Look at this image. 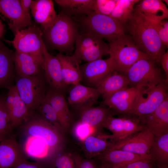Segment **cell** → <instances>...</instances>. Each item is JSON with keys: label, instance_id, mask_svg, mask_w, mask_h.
<instances>
[{"label": "cell", "instance_id": "cell-46", "mask_svg": "<svg viewBox=\"0 0 168 168\" xmlns=\"http://www.w3.org/2000/svg\"><path fill=\"white\" fill-rule=\"evenodd\" d=\"M157 168H168V164L157 165Z\"/></svg>", "mask_w": 168, "mask_h": 168}, {"label": "cell", "instance_id": "cell-27", "mask_svg": "<svg viewBox=\"0 0 168 168\" xmlns=\"http://www.w3.org/2000/svg\"><path fill=\"white\" fill-rule=\"evenodd\" d=\"M98 156L102 164L107 167L121 166L142 159L150 160L145 157L131 152L110 149H108Z\"/></svg>", "mask_w": 168, "mask_h": 168}, {"label": "cell", "instance_id": "cell-29", "mask_svg": "<svg viewBox=\"0 0 168 168\" xmlns=\"http://www.w3.org/2000/svg\"><path fill=\"white\" fill-rule=\"evenodd\" d=\"M82 111L79 122L94 129L102 127L108 118L115 114L112 110L106 106L91 107Z\"/></svg>", "mask_w": 168, "mask_h": 168}, {"label": "cell", "instance_id": "cell-40", "mask_svg": "<svg viewBox=\"0 0 168 168\" xmlns=\"http://www.w3.org/2000/svg\"><path fill=\"white\" fill-rule=\"evenodd\" d=\"M94 129L89 126L79 122L76 126L74 133L77 138L83 141L94 133Z\"/></svg>", "mask_w": 168, "mask_h": 168}, {"label": "cell", "instance_id": "cell-28", "mask_svg": "<svg viewBox=\"0 0 168 168\" xmlns=\"http://www.w3.org/2000/svg\"><path fill=\"white\" fill-rule=\"evenodd\" d=\"M13 52L0 40V88L9 87L14 78Z\"/></svg>", "mask_w": 168, "mask_h": 168}, {"label": "cell", "instance_id": "cell-37", "mask_svg": "<svg viewBox=\"0 0 168 168\" xmlns=\"http://www.w3.org/2000/svg\"><path fill=\"white\" fill-rule=\"evenodd\" d=\"M167 19H163L156 22L150 21L156 30L163 44L168 47V21Z\"/></svg>", "mask_w": 168, "mask_h": 168}, {"label": "cell", "instance_id": "cell-10", "mask_svg": "<svg viewBox=\"0 0 168 168\" xmlns=\"http://www.w3.org/2000/svg\"><path fill=\"white\" fill-rule=\"evenodd\" d=\"M102 127L112 133L111 135L104 134L103 136L113 142L124 139L145 128L141 118L130 114H119L117 118L111 115L104 123Z\"/></svg>", "mask_w": 168, "mask_h": 168}, {"label": "cell", "instance_id": "cell-24", "mask_svg": "<svg viewBox=\"0 0 168 168\" xmlns=\"http://www.w3.org/2000/svg\"><path fill=\"white\" fill-rule=\"evenodd\" d=\"M129 83L126 75L115 70L108 75L96 86L105 99L119 91L128 88Z\"/></svg>", "mask_w": 168, "mask_h": 168}, {"label": "cell", "instance_id": "cell-12", "mask_svg": "<svg viewBox=\"0 0 168 168\" xmlns=\"http://www.w3.org/2000/svg\"><path fill=\"white\" fill-rule=\"evenodd\" d=\"M154 138L153 134L147 129L144 128L124 139L112 142L109 149L131 152L151 160L149 153Z\"/></svg>", "mask_w": 168, "mask_h": 168}, {"label": "cell", "instance_id": "cell-26", "mask_svg": "<svg viewBox=\"0 0 168 168\" xmlns=\"http://www.w3.org/2000/svg\"><path fill=\"white\" fill-rule=\"evenodd\" d=\"M138 2L134 10L149 21L156 22L168 19V9L162 1L143 0Z\"/></svg>", "mask_w": 168, "mask_h": 168}, {"label": "cell", "instance_id": "cell-36", "mask_svg": "<svg viewBox=\"0 0 168 168\" xmlns=\"http://www.w3.org/2000/svg\"><path fill=\"white\" fill-rule=\"evenodd\" d=\"M37 109L41 114V116L45 119L61 127L56 112L46 98Z\"/></svg>", "mask_w": 168, "mask_h": 168}, {"label": "cell", "instance_id": "cell-8", "mask_svg": "<svg viewBox=\"0 0 168 168\" xmlns=\"http://www.w3.org/2000/svg\"><path fill=\"white\" fill-rule=\"evenodd\" d=\"M129 114L142 118L153 112L168 98V86L160 84L152 87H139Z\"/></svg>", "mask_w": 168, "mask_h": 168}, {"label": "cell", "instance_id": "cell-13", "mask_svg": "<svg viewBox=\"0 0 168 168\" xmlns=\"http://www.w3.org/2000/svg\"><path fill=\"white\" fill-rule=\"evenodd\" d=\"M82 80L89 87L95 88L97 84L112 72L116 70V65L110 57L102 58L80 66Z\"/></svg>", "mask_w": 168, "mask_h": 168}, {"label": "cell", "instance_id": "cell-32", "mask_svg": "<svg viewBox=\"0 0 168 168\" xmlns=\"http://www.w3.org/2000/svg\"><path fill=\"white\" fill-rule=\"evenodd\" d=\"M149 155L157 165L168 164V133L154 137Z\"/></svg>", "mask_w": 168, "mask_h": 168}, {"label": "cell", "instance_id": "cell-41", "mask_svg": "<svg viewBox=\"0 0 168 168\" xmlns=\"http://www.w3.org/2000/svg\"><path fill=\"white\" fill-rule=\"evenodd\" d=\"M49 166V164L42 162H30L25 159L20 162L14 168H48Z\"/></svg>", "mask_w": 168, "mask_h": 168}, {"label": "cell", "instance_id": "cell-23", "mask_svg": "<svg viewBox=\"0 0 168 168\" xmlns=\"http://www.w3.org/2000/svg\"><path fill=\"white\" fill-rule=\"evenodd\" d=\"M56 56L60 63L65 83L68 86L79 83L82 80L80 68V64L82 61L73 54L68 56L59 53Z\"/></svg>", "mask_w": 168, "mask_h": 168}, {"label": "cell", "instance_id": "cell-11", "mask_svg": "<svg viewBox=\"0 0 168 168\" xmlns=\"http://www.w3.org/2000/svg\"><path fill=\"white\" fill-rule=\"evenodd\" d=\"M109 54V44L91 33H80L76 39L73 55L81 61L90 62Z\"/></svg>", "mask_w": 168, "mask_h": 168}, {"label": "cell", "instance_id": "cell-44", "mask_svg": "<svg viewBox=\"0 0 168 168\" xmlns=\"http://www.w3.org/2000/svg\"><path fill=\"white\" fill-rule=\"evenodd\" d=\"M165 71L166 78V82L168 84V51L166 52L162 56L160 61Z\"/></svg>", "mask_w": 168, "mask_h": 168}, {"label": "cell", "instance_id": "cell-14", "mask_svg": "<svg viewBox=\"0 0 168 168\" xmlns=\"http://www.w3.org/2000/svg\"><path fill=\"white\" fill-rule=\"evenodd\" d=\"M0 18L7 22L14 34L32 22L23 12L18 0H0Z\"/></svg>", "mask_w": 168, "mask_h": 168}, {"label": "cell", "instance_id": "cell-7", "mask_svg": "<svg viewBox=\"0 0 168 168\" xmlns=\"http://www.w3.org/2000/svg\"><path fill=\"white\" fill-rule=\"evenodd\" d=\"M44 71L34 76H17L15 85L21 99L30 112L38 107L45 98L48 90Z\"/></svg>", "mask_w": 168, "mask_h": 168}, {"label": "cell", "instance_id": "cell-48", "mask_svg": "<svg viewBox=\"0 0 168 168\" xmlns=\"http://www.w3.org/2000/svg\"><path fill=\"white\" fill-rule=\"evenodd\" d=\"M162 1H163L164 2H165L167 4V5H168V0H162Z\"/></svg>", "mask_w": 168, "mask_h": 168}, {"label": "cell", "instance_id": "cell-19", "mask_svg": "<svg viewBox=\"0 0 168 168\" xmlns=\"http://www.w3.org/2000/svg\"><path fill=\"white\" fill-rule=\"evenodd\" d=\"M141 118L144 128L155 137L168 133V98L152 113Z\"/></svg>", "mask_w": 168, "mask_h": 168}, {"label": "cell", "instance_id": "cell-43", "mask_svg": "<svg viewBox=\"0 0 168 168\" xmlns=\"http://www.w3.org/2000/svg\"><path fill=\"white\" fill-rule=\"evenodd\" d=\"M32 0H20V2L23 12L29 20H31L30 16Z\"/></svg>", "mask_w": 168, "mask_h": 168}, {"label": "cell", "instance_id": "cell-42", "mask_svg": "<svg viewBox=\"0 0 168 168\" xmlns=\"http://www.w3.org/2000/svg\"><path fill=\"white\" fill-rule=\"evenodd\" d=\"M75 168H96L94 163L88 160L79 158V156L73 157Z\"/></svg>", "mask_w": 168, "mask_h": 168}, {"label": "cell", "instance_id": "cell-21", "mask_svg": "<svg viewBox=\"0 0 168 168\" xmlns=\"http://www.w3.org/2000/svg\"><path fill=\"white\" fill-rule=\"evenodd\" d=\"M30 12L35 22L43 30L47 29L54 23L57 17L51 0H32Z\"/></svg>", "mask_w": 168, "mask_h": 168}, {"label": "cell", "instance_id": "cell-20", "mask_svg": "<svg viewBox=\"0 0 168 168\" xmlns=\"http://www.w3.org/2000/svg\"><path fill=\"white\" fill-rule=\"evenodd\" d=\"M25 159L20 144L13 136L0 142V168H14Z\"/></svg>", "mask_w": 168, "mask_h": 168}, {"label": "cell", "instance_id": "cell-47", "mask_svg": "<svg viewBox=\"0 0 168 168\" xmlns=\"http://www.w3.org/2000/svg\"><path fill=\"white\" fill-rule=\"evenodd\" d=\"M100 168H107L105 165L102 164L101 165Z\"/></svg>", "mask_w": 168, "mask_h": 168}, {"label": "cell", "instance_id": "cell-3", "mask_svg": "<svg viewBox=\"0 0 168 168\" xmlns=\"http://www.w3.org/2000/svg\"><path fill=\"white\" fill-rule=\"evenodd\" d=\"M42 37L48 50H57L59 54L71 56L75 49L76 39L80 34L76 22L62 11L57 15L53 24L43 30Z\"/></svg>", "mask_w": 168, "mask_h": 168}, {"label": "cell", "instance_id": "cell-39", "mask_svg": "<svg viewBox=\"0 0 168 168\" xmlns=\"http://www.w3.org/2000/svg\"><path fill=\"white\" fill-rule=\"evenodd\" d=\"M106 166L107 168H157V166L155 162L147 159L137 160L119 166Z\"/></svg>", "mask_w": 168, "mask_h": 168}, {"label": "cell", "instance_id": "cell-2", "mask_svg": "<svg viewBox=\"0 0 168 168\" xmlns=\"http://www.w3.org/2000/svg\"><path fill=\"white\" fill-rule=\"evenodd\" d=\"M139 50L156 63L166 52L165 46L150 21L134 10L125 26Z\"/></svg>", "mask_w": 168, "mask_h": 168}, {"label": "cell", "instance_id": "cell-38", "mask_svg": "<svg viewBox=\"0 0 168 168\" xmlns=\"http://www.w3.org/2000/svg\"><path fill=\"white\" fill-rule=\"evenodd\" d=\"M51 165L56 168H75L72 157L67 154H59L54 160Z\"/></svg>", "mask_w": 168, "mask_h": 168}, {"label": "cell", "instance_id": "cell-33", "mask_svg": "<svg viewBox=\"0 0 168 168\" xmlns=\"http://www.w3.org/2000/svg\"><path fill=\"white\" fill-rule=\"evenodd\" d=\"M140 1L119 0L109 16L125 27L133 15L134 5Z\"/></svg>", "mask_w": 168, "mask_h": 168}, {"label": "cell", "instance_id": "cell-6", "mask_svg": "<svg viewBox=\"0 0 168 168\" xmlns=\"http://www.w3.org/2000/svg\"><path fill=\"white\" fill-rule=\"evenodd\" d=\"M150 57L141 59L134 63L124 74L132 87L154 86L166 84L164 76Z\"/></svg>", "mask_w": 168, "mask_h": 168}, {"label": "cell", "instance_id": "cell-49", "mask_svg": "<svg viewBox=\"0 0 168 168\" xmlns=\"http://www.w3.org/2000/svg\"><path fill=\"white\" fill-rule=\"evenodd\" d=\"M4 139H4V138H2L0 137V142H1V141H2Z\"/></svg>", "mask_w": 168, "mask_h": 168}, {"label": "cell", "instance_id": "cell-31", "mask_svg": "<svg viewBox=\"0 0 168 168\" xmlns=\"http://www.w3.org/2000/svg\"><path fill=\"white\" fill-rule=\"evenodd\" d=\"M104 137L102 133L91 134L82 141L85 152L88 157L98 156L109 149L113 142Z\"/></svg>", "mask_w": 168, "mask_h": 168}, {"label": "cell", "instance_id": "cell-25", "mask_svg": "<svg viewBox=\"0 0 168 168\" xmlns=\"http://www.w3.org/2000/svg\"><path fill=\"white\" fill-rule=\"evenodd\" d=\"M45 98L56 112L62 129L64 132L67 131L71 122L72 116L63 94L49 89Z\"/></svg>", "mask_w": 168, "mask_h": 168}, {"label": "cell", "instance_id": "cell-45", "mask_svg": "<svg viewBox=\"0 0 168 168\" xmlns=\"http://www.w3.org/2000/svg\"><path fill=\"white\" fill-rule=\"evenodd\" d=\"M5 32V28L0 18V40L4 36Z\"/></svg>", "mask_w": 168, "mask_h": 168}, {"label": "cell", "instance_id": "cell-30", "mask_svg": "<svg viewBox=\"0 0 168 168\" xmlns=\"http://www.w3.org/2000/svg\"><path fill=\"white\" fill-rule=\"evenodd\" d=\"M62 11L71 18L86 15L92 11L94 0H56Z\"/></svg>", "mask_w": 168, "mask_h": 168}, {"label": "cell", "instance_id": "cell-17", "mask_svg": "<svg viewBox=\"0 0 168 168\" xmlns=\"http://www.w3.org/2000/svg\"><path fill=\"white\" fill-rule=\"evenodd\" d=\"M5 103L13 128L20 126L32 112L21 99L15 85L9 89Z\"/></svg>", "mask_w": 168, "mask_h": 168}, {"label": "cell", "instance_id": "cell-9", "mask_svg": "<svg viewBox=\"0 0 168 168\" xmlns=\"http://www.w3.org/2000/svg\"><path fill=\"white\" fill-rule=\"evenodd\" d=\"M42 35L41 28L32 22L27 27L17 31L12 40L5 41L11 43L16 50L31 55L43 65L44 43Z\"/></svg>", "mask_w": 168, "mask_h": 168}, {"label": "cell", "instance_id": "cell-18", "mask_svg": "<svg viewBox=\"0 0 168 168\" xmlns=\"http://www.w3.org/2000/svg\"><path fill=\"white\" fill-rule=\"evenodd\" d=\"M137 91V87L127 88L104 99L102 104L112 110L114 114H129L133 104Z\"/></svg>", "mask_w": 168, "mask_h": 168}, {"label": "cell", "instance_id": "cell-16", "mask_svg": "<svg viewBox=\"0 0 168 168\" xmlns=\"http://www.w3.org/2000/svg\"><path fill=\"white\" fill-rule=\"evenodd\" d=\"M101 96L97 89L79 83L73 85L70 89L68 102L73 107L82 111L92 107Z\"/></svg>", "mask_w": 168, "mask_h": 168}, {"label": "cell", "instance_id": "cell-50", "mask_svg": "<svg viewBox=\"0 0 168 168\" xmlns=\"http://www.w3.org/2000/svg\"></svg>", "mask_w": 168, "mask_h": 168}, {"label": "cell", "instance_id": "cell-1", "mask_svg": "<svg viewBox=\"0 0 168 168\" xmlns=\"http://www.w3.org/2000/svg\"><path fill=\"white\" fill-rule=\"evenodd\" d=\"M20 126L19 143L26 158L51 164L64 146L62 128L32 113Z\"/></svg>", "mask_w": 168, "mask_h": 168}, {"label": "cell", "instance_id": "cell-35", "mask_svg": "<svg viewBox=\"0 0 168 168\" xmlns=\"http://www.w3.org/2000/svg\"><path fill=\"white\" fill-rule=\"evenodd\" d=\"M119 0H94L92 11L100 14L109 16Z\"/></svg>", "mask_w": 168, "mask_h": 168}, {"label": "cell", "instance_id": "cell-4", "mask_svg": "<svg viewBox=\"0 0 168 168\" xmlns=\"http://www.w3.org/2000/svg\"><path fill=\"white\" fill-rule=\"evenodd\" d=\"M81 33H91L109 42L125 34V27L109 16L92 11L86 15L71 17Z\"/></svg>", "mask_w": 168, "mask_h": 168}, {"label": "cell", "instance_id": "cell-5", "mask_svg": "<svg viewBox=\"0 0 168 168\" xmlns=\"http://www.w3.org/2000/svg\"><path fill=\"white\" fill-rule=\"evenodd\" d=\"M109 42L110 57L120 73L124 74L139 60L150 57L139 50L130 36L125 34Z\"/></svg>", "mask_w": 168, "mask_h": 168}, {"label": "cell", "instance_id": "cell-15", "mask_svg": "<svg viewBox=\"0 0 168 168\" xmlns=\"http://www.w3.org/2000/svg\"><path fill=\"white\" fill-rule=\"evenodd\" d=\"M42 68L50 89L63 94L67 86L63 81L59 61L56 56L50 54L44 44L43 47Z\"/></svg>", "mask_w": 168, "mask_h": 168}, {"label": "cell", "instance_id": "cell-34", "mask_svg": "<svg viewBox=\"0 0 168 168\" xmlns=\"http://www.w3.org/2000/svg\"><path fill=\"white\" fill-rule=\"evenodd\" d=\"M13 128L6 106L5 99L0 97V137L5 139L9 137Z\"/></svg>", "mask_w": 168, "mask_h": 168}, {"label": "cell", "instance_id": "cell-22", "mask_svg": "<svg viewBox=\"0 0 168 168\" xmlns=\"http://www.w3.org/2000/svg\"><path fill=\"white\" fill-rule=\"evenodd\" d=\"M12 58L18 76L27 77L37 75L43 71L42 64L31 55L15 50Z\"/></svg>", "mask_w": 168, "mask_h": 168}]
</instances>
